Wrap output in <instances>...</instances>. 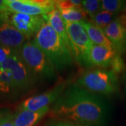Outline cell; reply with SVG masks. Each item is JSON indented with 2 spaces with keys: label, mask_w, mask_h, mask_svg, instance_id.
I'll use <instances>...</instances> for the list:
<instances>
[{
  "label": "cell",
  "mask_w": 126,
  "mask_h": 126,
  "mask_svg": "<svg viewBox=\"0 0 126 126\" xmlns=\"http://www.w3.org/2000/svg\"><path fill=\"white\" fill-rule=\"evenodd\" d=\"M52 113L83 126H102L107 121L109 108L106 101L78 85L68 87L54 102Z\"/></svg>",
  "instance_id": "6da1fadb"
},
{
  "label": "cell",
  "mask_w": 126,
  "mask_h": 126,
  "mask_svg": "<svg viewBox=\"0 0 126 126\" xmlns=\"http://www.w3.org/2000/svg\"><path fill=\"white\" fill-rule=\"evenodd\" d=\"M33 41L48 58L56 71H62L73 63L69 48L47 22L35 35Z\"/></svg>",
  "instance_id": "7a4b0ae2"
},
{
  "label": "cell",
  "mask_w": 126,
  "mask_h": 126,
  "mask_svg": "<svg viewBox=\"0 0 126 126\" xmlns=\"http://www.w3.org/2000/svg\"><path fill=\"white\" fill-rule=\"evenodd\" d=\"M18 53L35 76L46 80H53L55 78L56 70L53 64L33 41H26Z\"/></svg>",
  "instance_id": "3957f363"
},
{
  "label": "cell",
  "mask_w": 126,
  "mask_h": 126,
  "mask_svg": "<svg viewBox=\"0 0 126 126\" xmlns=\"http://www.w3.org/2000/svg\"><path fill=\"white\" fill-rule=\"evenodd\" d=\"M78 86L94 94L109 95L117 92V75L112 71L92 70L83 73L77 81Z\"/></svg>",
  "instance_id": "277c9868"
},
{
  "label": "cell",
  "mask_w": 126,
  "mask_h": 126,
  "mask_svg": "<svg viewBox=\"0 0 126 126\" xmlns=\"http://www.w3.org/2000/svg\"><path fill=\"white\" fill-rule=\"evenodd\" d=\"M73 58L82 67H90V54L93 44L81 23H65Z\"/></svg>",
  "instance_id": "5b68a950"
},
{
  "label": "cell",
  "mask_w": 126,
  "mask_h": 126,
  "mask_svg": "<svg viewBox=\"0 0 126 126\" xmlns=\"http://www.w3.org/2000/svg\"><path fill=\"white\" fill-rule=\"evenodd\" d=\"M0 19L10 23L26 37L36 35L46 23L44 16H31L9 10L0 13Z\"/></svg>",
  "instance_id": "8992f818"
},
{
  "label": "cell",
  "mask_w": 126,
  "mask_h": 126,
  "mask_svg": "<svg viewBox=\"0 0 126 126\" xmlns=\"http://www.w3.org/2000/svg\"><path fill=\"white\" fill-rule=\"evenodd\" d=\"M1 66L4 71L10 74L14 88L26 89L30 88L34 81L35 75L24 63L18 52L9 56L1 64Z\"/></svg>",
  "instance_id": "52a82bcc"
},
{
  "label": "cell",
  "mask_w": 126,
  "mask_h": 126,
  "mask_svg": "<svg viewBox=\"0 0 126 126\" xmlns=\"http://www.w3.org/2000/svg\"><path fill=\"white\" fill-rule=\"evenodd\" d=\"M9 11L16 13L46 16L55 9L53 0H5Z\"/></svg>",
  "instance_id": "ba28073f"
},
{
  "label": "cell",
  "mask_w": 126,
  "mask_h": 126,
  "mask_svg": "<svg viewBox=\"0 0 126 126\" xmlns=\"http://www.w3.org/2000/svg\"><path fill=\"white\" fill-rule=\"evenodd\" d=\"M104 32L111 42L116 54L126 52V12L118 14L116 18L106 27Z\"/></svg>",
  "instance_id": "9c48e42d"
},
{
  "label": "cell",
  "mask_w": 126,
  "mask_h": 126,
  "mask_svg": "<svg viewBox=\"0 0 126 126\" xmlns=\"http://www.w3.org/2000/svg\"><path fill=\"white\" fill-rule=\"evenodd\" d=\"M65 88V83H60L44 93L31 97L20 104L18 111L29 110L32 111H37L49 107L50 104L55 102L58 99Z\"/></svg>",
  "instance_id": "30bf717a"
},
{
  "label": "cell",
  "mask_w": 126,
  "mask_h": 126,
  "mask_svg": "<svg viewBox=\"0 0 126 126\" xmlns=\"http://www.w3.org/2000/svg\"><path fill=\"white\" fill-rule=\"evenodd\" d=\"M27 37L6 21L0 19V44L18 52L26 42Z\"/></svg>",
  "instance_id": "8fae6325"
},
{
  "label": "cell",
  "mask_w": 126,
  "mask_h": 126,
  "mask_svg": "<svg viewBox=\"0 0 126 126\" xmlns=\"http://www.w3.org/2000/svg\"><path fill=\"white\" fill-rule=\"evenodd\" d=\"M116 55V52L113 48L93 45L90 54V65L101 67H109Z\"/></svg>",
  "instance_id": "7c38bea8"
},
{
  "label": "cell",
  "mask_w": 126,
  "mask_h": 126,
  "mask_svg": "<svg viewBox=\"0 0 126 126\" xmlns=\"http://www.w3.org/2000/svg\"><path fill=\"white\" fill-rule=\"evenodd\" d=\"M49 110L50 107L37 111L20 110L17 113L12 115L11 121L15 126H35Z\"/></svg>",
  "instance_id": "4fadbf2b"
},
{
  "label": "cell",
  "mask_w": 126,
  "mask_h": 126,
  "mask_svg": "<svg viewBox=\"0 0 126 126\" xmlns=\"http://www.w3.org/2000/svg\"><path fill=\"white\" fill-rule=\"evenodd\" d=\"M44 17L45 18L46 22L52 27L54 31L58 34V36L62 39V40L67 44L70 49L65 23L63 17L61 16L60 11L55 8L50 13L44 16Z\"/></svg>",
  "instance_id": "5bb4252c"
},
{
  "label": "cell",
  "mask_w": 126,
  "mask_h": 126,
  "mask_svg": "<svg viewBox=\"0 0 126 126\" xmlns=\"http://www.w3.org/2000/svg\"><path fill=\"white\" fill-rule=\"evenodd\" d=\"M81 24L85 29L90 39L94 45H100L109 48H113L111 42L109 40L103 30L87 20L82 21Z\"/></svg>",
  "instance_id": "9a60e30c"
},
{
  "label": "cell",
  "mask_w": 126,
  "mask_h": 126,
  "mask_svg": "<svg viewBox=\"0 0 126 126\" xmlns=\"http://www.w3.org/2000/svg\"><path fill=\"white\" fill-rule=\"evenodd\" d=\"M58 11L65 23H81L82 21H86L87 19V14L80 8H71Z\"/></svg>",
  "instance_id": "2e32d148"
},
{
  "label": "cell",
  "mask_w": 126,
  "mask_h": 126,
  "mask_svg": "<svg viewBox=\"0 0 126 126\" xmlns=\"http://www.w3.org/2000/svg\"><path fill=\"white\" fill-rule=\"evenodd\" d=\"M118 14H113L109 11L101 10L97 14L90 17V23L94 24L97 27L104 30L116 18Z\"/></svg>",
  "instance_id": "e0dca14e"
},
{
  "label": "cell",
  "mask_w": 126,
  "mask_h": 126,
  "mask_svg": "<svg viewBox=\"0 0 126 126\" xmlns=\"http://www.w3.org/2000/svg\"><path fill=\"white\" fill-rule=\"evenodd\" d=\"M101 9L113 14H120L126 12V1L123 0H102Z\"/></svg>",
  "instance_id": "ac0fdd59"
},
{
  "label": "cell",
  "mask_w": 126,
  "mask_h": 126,
  "mask_svg": "<svg viewBox=\"0 0 126 126\" xmlns=\"http://www.w3.org/2000/svg\"><path fill=\"white\" fill-rule=\"evenodd\" d=\"M100 0H84L82 1V9L85 11L87 16L92 17L100 11L101 9Z\"/></svg>",
  "instance_id": "d6986e66"
},
{
  "label": "cell",
  "mask_w": 126,
  "mask_h": 126,
  "mask_svg": "<svg viewBox=\"0 0 126 126\" xmlns=\"http://www.w3.org/2000/svg\"><path fill=\"white\" fill-rule=\"evenodd\" d=\"M55 8L58 10L71 8L82 9V1L80 0H57L55 1Z\"/></svg>",
  "instance_id": "ffe728a7"
},
{
  "label": "cell",
  "mask_w": 126,
  "mask_h": 126,
  "mask_svg": "<svg viewBox=\"0 0 126 126\" xmlns=\"http://www.w3.org/2000/svg\"><path fill=\"white\" fill-rule=\"evenodd\" d=\"M110 67H111V70L114 74L117 75L118 74H120L126 69V64L124 63V60L120 55H116L114 58L113 59V61Z\"/></svg>",
  "instance_id": "44dd1931"
},
{
  "label": "cell",
  "mask_w": 126,
  "mask_h": 126,
  "mask_svg": "<svg viewBox=\"0 0 126 126\" xmlns=\"http://www.w3.org/2000/svg\"><path fill=\"white\" fill-rule=\"evenodd\" d=\"M14 53H16V51L6 48L0 44V64H1L9 56L14 54Z\"/></svg>",
  "instance_id": "7402d4cb"
},
{
  "label": "cell",
  "mask_w": 126,
  "mask_h": 126,
  "mask_svg": "<svg viewBox=\"0 0 126 126\" xmlns=\"http://www.w3.org/2000/svg\"><path fill=\"white\" fill-rule=\"evenodd\" d=\"M48 126H79L74 125L72 123L66 121H53L48 124Z\"/></svg>",
  "instance_id": "603a6c76"
},
{
  "label": "cell",
  "mask_w": 126,
  "mask_h": 126,
  "mask_svg": "<svg viewBox=\"0 0 126 126\" xmlns=\"http://www.w3.org/2000/svg\"><path fill=\"white\" fill-rule=\"evenodd\" d=\"M11 118H12V114H11L9 117L3 122V123L1 125V126H15L11 121Z\"/></svg>",
  "instance_id": "cb8c5ba5"
},
{
  "label": "cell",
  "mask_w": 126,
  "mask_h": 126,
  "mask_svg": "<svg viewBox=\"0 0 126 126\" xmlns=\"http://www.w3.org/2000/svg\"><path fill=\"white\" fill-rule=\"evenodd\" d=\"M11 114H9L6 112H3V111H0V126L3 123V122L9 117Z\"/></svg>",
  "instance_id": "d4e9b609"
},
{
  "label": "cell",
  "mask_w": 126,
  "mask_h": 126,
  "mask_svg": "<svg viewBox=\"0 0 126 126\" xmlns=\"http://www.w3.org/2000/svg\"><path fill=\"white\" fill-rule=\"evenodd\" d=\"M8 10L9 9L5 4V0H0V13L5 11H8Z\"/></svg>",
  "instance_id": "484cf974"
},
{
  "label": "cell",
  "mask_w": 126,
  "mask_h": 126,
  "mask_svg": "<svg viewBox=\"0 0 126 126\" xmlns=\"http://www.w3.org/2000/svg\"></svg>",
  "instance_id": "4316f807"
}]
</instances>
